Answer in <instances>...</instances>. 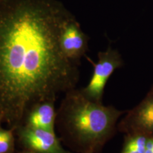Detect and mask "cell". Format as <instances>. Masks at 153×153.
I'll return each instance as SVG.
<instances>
[{
	"label": "cell",
	"instance_id": "obj_6",
	"mask_svg": "<svg viewBox=\"0 0 153 153\" xmlns=\"http://www.w3.org/2000/svg\"><path fill=\"white\" fill-rule=\"evenodd\" d=\"M88 38L79 25L71 18L68 19L63 26L60 36L62 52L68 58L77 63L87 49Z\"/></svg>",
	"mask_w": 153,
	"mask_h": 153
},
{
	"label": "cell",
	"instance_id": "obj_11",
	"mask_svg": "<svg viewBox=\"0 0 153 153\" xmlns=\"http://www.w3.org/2000/svg\"><path fill=\"white\" fill-rule=\"evenodd\" d=\"M89 153H92V152H89Z\"/></svg>",
	"mask_w": 153,
	"mask_h": 153
},
{
	"label": "cell",
	"instance_id": "obj_9",
	"mask_svg": "<svg viewBox=\"0 0 153 153\" xmlns=\"http://www.w3.org/2000/svg\"><path fill=\"white\" fill-rule=\"evenodd\" d=\"M14 132L12 129L0 128V153H13L14 151Z\"/></svg>",
	"mask_w": 153,
	"mask_h": 153
},
{
	"label": "cell",
	"instance_id": "obj_4",
	"mask_svg": "<svg viewBox=\"0 0 153 153\" xmlns=\"http://www.w3.org/2000/svg\"><path fill=\"white\" fill-rule=\"evenodd\" d=\"M14 132L23 150L35 153H73L63 148L55 132L26 126Z\"/></svg>",
	"mask_w": 153,
	"mask_h": 153
},
{
	"label": "cell",
	"instance_id": "obj_7",
	"mask_svg": "<svg viewBox=\"0 0 153 153\" xmlns=\"http://www.w3.org/2000/svg\"><path fill=\"white\" fill-rule=\"evenodd\" d=\"M56 115L55 102L43 103L37 105L28 113L24 126L55 132Z\"/></svg>",
	"mask_w": 153,
	"mask_h": 153
},
{
	"label": "cell",
	"instance_id": "obj_1",
	"mask_svg": "<svg viewBox=\"0 0 153 153\" xmlns=\"http://www.w3.org/2000/svg\"><path fill=\"white\" fill-rule=\"evenodd\" d=\"M68 18L44 0H10L0 12V120L14 131L34 107L79 82L77 63L60 45Z\"/></svg>",
	"mask_w": 153,
	"mask_h": 153
},
{
	"label": "cell",
	"instance_id": "obj_10",
	"mask_svg": "<svg viewBox=\"0 0 153 153\" xmlns=\"http://www.w3.org/2000/svg\"><path fill=\"white\" fill-rule=\"evenodd\" d=\"M19 153H35L33 152H31V151L27 150H22V151H21Z\"/></svg>",
	"mask_w": 153,
	"mask_h": 153
},
{
	"label": "cell",
	"instance_id": "obj_5",
	"mask_svg": "<svg viewBox=\"0 0 153 153\" xmlns=\"http://www.w3.org/2000/svg\"><path fill=\"white\" fill-rule=\"evenodd\" d=\"M119 128L128 135L153 137V91L129 112L120 123Z\"/></svg>",
	"mask_w": 153,
	"mask_h": 153
},
{
	"label": "cell",
	"instance_id": "obj_8",
	"mask_svg": "<svg viewBox=\"0 0 153 153\" xmlns=\"http://www.w3.org/2000/svg\"><path fill=\"white\" fill-rule=\"evenodd\" d=\"M147 140L143 135H128L121 153H145Z\"/></svg>",
	"mask_w": 153,
	"mask_h": 153
},
{
	"label": "cell",
	"instance_id": "obj_3",
	"mask_svg": "<svg viewBox=\"0 0 153 153\" xmlns=\"http://www.w3.org/2000/svg\"><path fill=\"white\" fill-rule=\"evenodd\" d=\"M99 60L94 64V72L88 85L81 90L91 100L101 102L104 87L108 78L116 69L122 65V60L117 51L111 48L99 53Z\"/></svg>",
	"mask_w": 153,
	"mask_h": 153
},
{
	"label": "cell",
	"instance_id": "obj_2",
	"mask_svg": "<svg viewBox=\"0 0 153 153\" xmlns=\"http://www.w3.org/2000/svg\"><path fill=\"white\" fill-rule=\"evenodd\" d=\"M123 111L93 101L76 88L65 94L55 126L60 139L78 153H97L113 136Z\"/></svg>",
	"mask_w": 153,
	"mask_h": 153
}]
</instances>
